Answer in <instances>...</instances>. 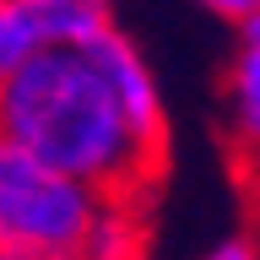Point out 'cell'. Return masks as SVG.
<instances>
[{
  "label": "cell",
  "instance_id": "1",
  "mask_svg": "<svg viewBox=\"0 0 260 260\" xmlns=\"http://www.w3.org/2000/svg\"><path fill=\"white\" fill-rule=\"evenodd\" d=\"M0 136L103 195H146L168 162V146L136 130L92 44L38 49L0 81Z\"/></svg>",
  "mask_w": 260,
  "mask_h": 260
},
{
  "label": "cell",
  "instance_id": "2",
  "mask_svg": "<svg viewBox=\"0 0 260 260\" xmlns=\"http://www.w3.org/2000/svg\"><path fill=\"white\" fill-rule=\"evenodd\" d=\"M103 190L0 136V249L76 255Z\"/></svg>",
  "mask_w": 260,
  "mask_h": 260
},
{
  "label": "cell",
  "instance_id": "3",
  "mask_svg": "<svg viewBox=\"0 0 260 260\" xmlns=\"http://www.w3.org/2000/svg\"><path fill=\"white\" fill-rule=\"evenodd\" d=\"M92 54L103 60L114 92L125 98L136 130H141L146 141L168 146V109H162V87H157V76H152V65H146V54L136 49V38L119 32V27H109V32H98V38H92Z\"/></svg>",
  "mask_w": 260,
  "mask_h": 260
},
{
  "label": "cell",
  "instance_id": "4",
  "mask_svg": "<svg viewBox=\"0 0 260 260\" xmlns=\"http://www.w3.org/2000/svg\"><path fill=\"white\" fill-rule=\"evenodd\" d=\"M152 249V211L146 195H103L92 211V222L81 233L71 260H146Z\"/></svg>",
  "mask_w": 260,
  "mask_h": 260
},
{
  "label": "cell",
  "instance_id": "5",
  "mask_svg": "<svg viewBox=\"0 0 260 260\" xmlns=\"http://www.w3.org/2000/svg\"><path fill=\"white\" fill-rule=\"evenodd\" d=\"M228 136L244 157H260V44H239L228 65Z\"/></svg>",
  "mask_w": 260,
  "mask_h": 260
},
{
  "label": "cell",
  "instance_id": "6",
  "mask_svg": "<svg viewBox=\"0 0 260 260\" xmlns=\"http://www.w3.org/2000/svg\"><path fill=\"white\" fill-rule=\"evenodd\" d=\"M49 49V32H44V16L32 0H0V81L22 71V65Z\"/></svg>",
  "mask_w": 260,
  "mask_h": 260
},
{
  "label": "cell",
  "instance_id": "7",
  "mask_svg": "<svg viewBox=\"0 0 260 260\" xmlns=\"http://www.w3.org/2000/svg\"><path fill=\"white\" fill-rule=\"evenodd\" d=\"M201 260H260V244L244 239V233H233V239H217Z\"/></svg>",
  "mask_w": 260,
  "mask_h": 260
},
{
  "label": "cell",
  "instance_id": "8",
  "mask_svg": "<svg viewBox=\"0 0 260 260\" xmlns=\"http://www.w3.org/2000/svg\"><path fill=\"white\" fill-rule=\"evenodd\" d=\"M195 6H201V11H211V16H222V22H233V27H239L244 16L260 11V0H195Z\"/></svg>",
  "mask_w": 260,
  "mask_h": 260
},
{
  "label": "cell",
  "instance_id": "9",
  "mask_svg": "<svg viewBox=\"0 0 260 260\" xmlns=\"http://www.w3.org/2000/svg\"><path fill=\"white\" fill-rule=\"evenodd\" d=\"M239 44H260V11L239 22Z\"/></svg>",
  "mask_w": 260,
  "mask_h": 260
},
{
  "label": "cell",
  "instance_id": "10",
  "mask_svg": "<svg viewBox=\"0 0 260 260\" xmlns=\"http://www.w3.org/2000/svg\"><path fill=\"white\" fill-rule=\"evenodd\" d=\"M0 260H65V255H27V249H0Z\"/></svg>",
  "mask_w": 260,
  "mask_h": 260
}]
</instances>
